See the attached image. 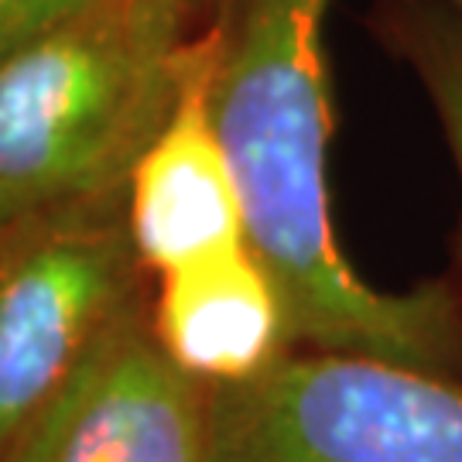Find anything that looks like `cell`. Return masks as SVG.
Masks as SVG:
<instances>
[{"mask_svg":"<svg viewBox=\"0 0 462 462\" xmlns=\"http://www.w3.org/2000/svg\"><path fill=\"white\" fill-rule=\"evenodd\" d=\"M148 278L124 199L0 233V462Z\"/></svg>","mask_w":462,"mask_h":462,"instance_id":"cell-4","label":"cell"},{"mask_svg":"<svg viewBox=\"0 0 462 462\" xmlns=\"http://www.w3.org/2000/svg\"><path fill=\"white\" fill-rule=\"evenodd\" d=\"M213 387L162 346L141 298L38 408L4 462H202Z\"/></svg>","mask_w":462,"mask_h":462,"instance_id":"cell-5","label":"cell"},{"mask_svg":"<svg viewBox=\"0 0 462 462\" xmlns=\"http://www.w3.org/2000/svg\"><path fill=\"white\" fill-rule=\"evenodd\" d=\"M110 0H0V62Z\"/></svg>","mask_w":462,"mask_h":462,"instance_id":"cell-9","label":"cell"},{"mask_svg":"<svg viewBox=\"0 0 462 462\" xmlns=\"http://www.w3.org/2000/svg\"><path fill=\"white\" fill-rule=\"evenodd\" d=\"M370 28L414 72L462 189V24L418 0H374ZM448 278L462 291V216L452 233Z\"/></svg>","mask_w":462,"mask_h":462,"instance_id":"cell-8","label":"cell"},{"mask_svg":"<svg viewBox=\"0 0 462 462\" xmlns=\"http://www.w3.org/2000/svg\"><path fill=\"white\" fill-rule=\"evenodd\" d=\"M151 326L168 356L209 387L254 377L291 349L278 288L247 244L158 274Z\"/></svg>","mask_w":462,"mask_h":462,"instance_id":"cell-7","label":"cell"},{"mask_svg":"<svg viewBox=\"0 0 462 462\" xmlns=\"http://www.w3.org/2000/svg\"><path fill=\"white\" fill-rule=\"evenodd\" d=\"M216 24L182 49L179 89L124 192L134 250L151 278L247 244L244 202L213 120Z\"/></svg>","mask_w":462,"mask_h":462,"instance_id":"cell-6","label":"cell"},{"mask_svg":"<svg viewBox=\"0 0 462 462\" xmlns=\"http://www.w3.org/2000/svg\"><path fill=\"white\" fill-rule=\"evenodd\" d=\"M151 34L168 45H189L216 21L223 0H120Z\"/></svg>","mask_w":462,"mask_h":462,"instance_id":"cell-10","label":"cell"},{"mask_svg":"<svg viewBox=\"0 0 462 462\" xmlns=\"http://www.w3.org/2000/svg\"><path fill=\"white\" fill-rule=\"evenodd\" d=\"M418 4H429V7L442 11L446 17H452L456 24H462V0H418Z\"/></svg>","mask_w":462,"mask_h":462,"instance_id":"cell-11","label":"cell"},{"mask_svg":"<svg viewBox=\"0 0 462 462\" xmlns=\"http://www.w3.org/2000/svg\"><path fill=\"white\" fill-rule=\"evenodd\" d=\"M202 462H462V380L364 353L288 349L213 387Z\"/></svg>","mask_w":462,"mask_h":462,"instance_id":"cell-3","label":"cell"},{"mask_svg":"<svg viewBox=\"0 0 462 462\" xmlns=\"http://www.w3.org/2000/svg\"><path fill=\"white\" fill-rule=\"evenodd\" d=\"M182 49L110 0L0 62V233L124 199Z\"/></svg>","mask_w":462,"mask_h":462,"instance_id":"cell-2","label":"cell"},{"mask_svg":"<svg viewBox=\"0 0 462 462\" xmlns=\"http://www.w3.org/2000/svg\"><path fill=\"white\" fill-rule=\"evenodd\" d=\"M332 0H223L213 120L291 349L364 353L462 380V291L448 274L383 291L336 240V131L326 21Z\"/></svg>","mask_w":462,"mask_h":462,"instance_id":"cell-1","label":"cell"}]
</instances>
